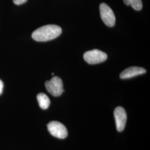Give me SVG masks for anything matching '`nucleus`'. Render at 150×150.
<instances>
[{"label": "nucleus", "mask_w": 150, "mask_h": 150, "mask_svg": "<svg viewBox=\"0 0 150 150\" xmlns=\"http://www.w3.org/2000/svg\"><path fill=\"white\" fill-rule=\"evenodd\" d=\"M146 70L140 67H130L123 71L120 74L121 79H128L138 75H142L146 73Z\"/></svg>", "instance_id": "0eeeda50"}, {"label": "nucleus", "mask_w": 150, "mask_h": 150, "mask_svg": "<svg viewBox=\"0 0 150 150\" xmlns=\"http://www.w3.org/2000/svg\"><path fill=\"white\" fill-rule=\"evenodd\" d=\"M62 33L61 28L55 25H47L40 27L32 33V38L38 42H46L59 37Z\"/></svg>", "instance_id": "f257e3e1"}, {"label": "nucleus", "mask_w": 150, "mask_h": 150, "mask_svg": "<svg viewBox=\"0 0 150 150\" xmlns=\"http://www.w3.org/2000/svg\"><path fill=\"white\" fill-rule=\"evenodd\" d=\"M114 116L115 118L116 129L118 132H122L125 129L126 121L127 114L123 107H116L114 111Z\"/></svg>", "instance_id": "423d86ee"}, {"label": "nucleus", "mask_w": 150, "mask_h": 150, "mask_svg": "<svg viewBox=\"0 0 150 150\" xmlns=\"http://www.w3.org/2000/svg\"><path fill=\"white\" fill-rule=\"evenodd\" d=\"M101 17L103 22L108 27H113L115 25L116 18L112 10L105 3L100 6Z\"/></svg>", "instance_id": "20e7f679"}, {"label": "nucleus", "mask_w": 150, "mask_h": 150, "mask_svg": "<svg viewBox=\"0 0 150 150\" xmlns=\"http://www.w3.org/2000/svg\"><path fill=\"white\" fill-rule=\"evenodd\" d=\"M126 5L131 6V7L136 11H139L142 8V2L141 0H123Z\"/></svg>", "instance_id": "1a4fd4ad"}, {"label": "nucleus", "mask_w": 150, "mask_h": 150, "mask_svg": "<svg viewBox=\"0 0 150 150\" xmlns=\"http://www.w3.org/2000/svg\"><path fill=\"white\" fill-rule=\"evenodd\" d=\"M4 89V83L2 81L0 80V95L2 94Z\"/></svg>", "instance_id": "9b49d317"}, {"label": "nucleus", "mask_w": 150, "mask_h": 150, "mask_svg": "<svg viewBox=\"0 0 150 150\" xmlns=\"http://www.w3.org/2000/svg\"><path fill=\"white\" fill-rule=\"evenodd\" d=\"M27 0H13V3L16 5H20L27 2Z\"/></svg>", "instance_id": "9d476101"}, {"label": "nucleus", "mask_w": 150, "mask_h": 150, "mask_svg": "<svg viewBox=\"0 0 150 150\" xmlns=\"http://www.w3.org/2000/svg\"><path fill=\"white\" fill-rule=\"evenodd\" d=\"M38 102L40 107L43 110L47 109L50 105V100L48 97L43 93H38L37 96Z\"/></svg>", "instance_id": "6e6552de"}, {"label": "nucleus", "mask_w": 150, "mask_h": 150, "mask_svg": "<svg viewBox=\"0 0 150 150\" xmlns=\"http://www.w3.org/2000/svg\"><path fill=\"white\" fill-rule=\"evenodd\" d=\"M83 59L89 64H97L105 61L107 59V55L101 51L95 49L85 52L83 54Z\"/></svg>", "instance_id": "7ed1b4c3"}, {"label": "nucleus", "mask_w": 150, "mask_h": 150, "mask_svg": "<svg viewBox=\"0 0 150 150\" xmlns=\"http://www.w3.org/2000/svg\"><path fill=\"white\" fill-rule=\"evenodd\" d=\"M45 86L48 92L54 96H59L64 91L62 81L57 76L52 77L50 81H47Z\"/></svg>", "instance_id": "f03ea898"}, {"label": "nucleus", "mask_w": 150, "mask_h": 150, "mask_svg": "<svg viewBox=\"0 0 150 150\" xmlns=\"http://www.w3.org/2000/svg\"><path fill=\"white\" fill-rule=\"evenodd\" d=\"M48 131L50 133L57 138L64 139L68 134L67 129L62 123L57 121H52L47 125Z\"/></svg>", "instance_id": "39448f33"}]
</instances>
